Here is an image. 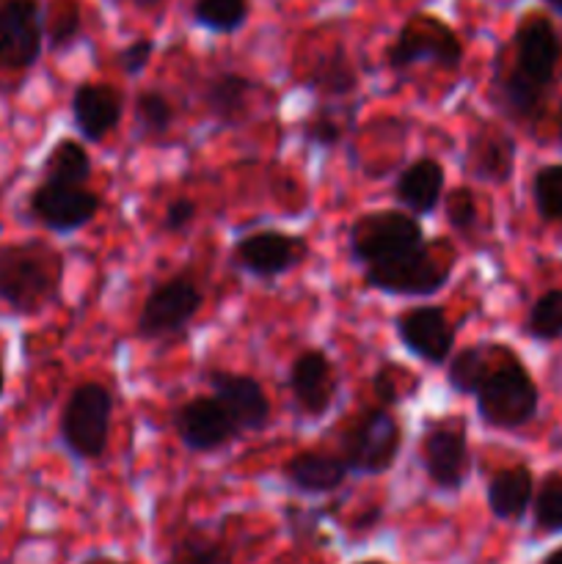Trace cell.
Returning <instances> with one entry per match:
<instances>
[{"label":"cell","instance_id":"6da1fadb","mask_svg":"<svg viewBox=\"0 0 562 564\" xmlns=\"http://www.w3.org/2000/svg\"><path fill=\"white\" fill-rule=\"evenodd\" d=\"M66 259L47 240L6 242L0 246V306L17 317H36L58 303Z\"/></svg>","mask_w":562,"mask_h":564},{"label":"cell","instance_id":"7a4b0ae2","mask_svg":"<svg viewBox=\"0 0 562 564\" xmlns=\"http://www.w3.org/2000/svg\"><path fill=\"white\" fill-rule=\"evenodd\" d=\"M474 402L483 424L494 430H521L534 422L540 408L538 383L512 347L494 345V361Z\"/></svg>","mask_w":562,"mask_h":564},{"label":"cell","instance_id":"3957f363","mask_svg":"<svg viewBox=\"0 0 562 564\" xmlns=\"http://www.w3.org/2000/svg\"><path fill=\"white\" fill-rule=\"evenodd\" d=\"M114 424V391L97 380L77 383L58 419V441L75 460L97 463L105 455Z\"/></svg>","mask_w":562,"mask_h":564},{"label":"cell","instance_id":"277c9868","mask_svg":"<svg viewBox=\"0 0 562 564\" xmlns=\"http://www.w3.org/2000/svg\"><path fill=\"white\" fill-rule=\"evenodd\" d=\"M422 220L402 209H375L358 215L347 229V248L361 268L395 262L424 246Z\"/></svg>","mask_w":562,"mask_h":564},{"label":"cell","instance_id":"5b68a950","mask_svg":"<svg viewBox=\"0 0 562 564\" xmlns=\"http://www.w3.org/2000/svg\"><path fill=\"white\" fill-rule=\"evenodd\" d=\"M452 268L455 257L444 246L433 248L424 242L395 262L364 268V284L391 297H430L450 284Z\"/></svg>","mask_w":562,"mask_h":564},{"label":"cell","instance_id":"8992f818","mask_svg":"<svg viewBox=\"0 0 562 564\" xmlns=\"http://www.w3.org/2000/svg\"><path fill=\"white\" fill-rule=\"evenodd\" d=\"M402 449V424L389 408L364 411L342 438V463L353 477H380L391 471Z\"/></svg>","mask_w":562,"mask_h":564},{"label":"cell","instance_id":"52a82bcc","mask_svg":"<svg viewBox=\"0 0 562 564\" xmlns=\"http://www.w3.org/2000/svg\"><path fill=\"white\" fill-rule=\"evenodd\" d=\"M417 64H435L441 69H457L463 64L461 36L441 17L413 14L386 47L389 69L406 72Z\"/></svg>","mask_w":562,"mask_h":564},{"label":"cell","instance_id":"ba28073f","mask_svg":"<svg viewBox=\"0 0 562 564\" xmlns=\"http://www.w3.org/2000/svg\"><path fill=\"white\" fill-rule=\"evenodd\" d=\"M204 306V290L198 279L187 270L174 273L163 284L154 286L143 301L136 319V334L141 339H169L193 323Z\"/></svg>","mask_w":562,"mask_h":564},{"label":"cell","instance_id":"9c48e42d","mask_svg":"<svg viewBox=\"0 0 562 564\" xmlns=\"http://www.w3.org/2000/svg\"><path fill=\"white\" fill-rule=\"evenodd\" d=\"M422 468L439 494H457L472 474L466 424L461 419H441L422 433Z\"/></svg>","mask_w":562,"mask_h":564},{"label":"cell","instance_id":"30bf717a","mask_svg":"<svg viewBox=\"0 0 562 564\" xmlns=\"http://www.w3.org/2000/svg\"><path fill=\"white\" fill-rule=\"evenodd\" d=\"M306 253V237L279 229H257L231 246V264L251 279L273 281L295 270Z\"/></svg>","mask_w":562,"mask_h":564},{"label":"cell","instance_id":"8fae6325","mask_svg":"<svg viewBox=\"0 0 562 564\" xmlns=\"http://www.w3.org/2000/svg\"><path fill=\"white\" fill-rule=\"evenodd\" d=\"M99 196L88 187L55 185V182H39L28 193V215L53 235H72L97 218Z\"/></svg>","mask_w":562,"mask_h":564},{"label":"cell","instance_id":"7c38bea8","mask_svg":"<svg viewBox=\"0 0 562 564\" xmlns=\"http://www.w3.org/2000/svg\"><path fill=\"white\" fill-rule=\"evenodd\" d=\"M44 50L39 0H0V69L28 72Z\"/></svg>","mask_w":562,"mask_h":564},{"label":"cell","instance_id":"4fadbf2b","mask_svg":"<svg viewBox=\"0 0 562 564\" xmlns=\"http://www.w3.org/2000/svg\"><path fill=\"white\" fill-rule=\"evenodd\" d=\"M512 50H516V64L510 72H516L529 86L545 91L562 64V42L554 25L545 17L529 14L527 20L518 22Z\"/></svg>","mask_w":562,"mask_h":564},{"label":"cell","instance_id":"5bb4252c","mask_svg":"<svg viewBox=\"0 0 562 564\" xmlns=\"http://www.w3.org/2000/svg\"><path fill=\"white\" fill-rule=\"evenodd\" d=\"M395 334L413 358L428 367H441L455 350V328L444 306H413L397 314Z\"/></svg>","mask_w":562,"mask_h":564},{"label":"cell","instance_id":"9a60e30c","mask_svg":"<svg viewBox=\"0 0 562 564\" xmlns=\"http://www.w3.org/2000/svg\"><path fill=\"white\" fill-rule=\"evenodd\" d=\"M207 383L235 427L242 433H262L273 419V405L262 383L251 375H237L229 369H209Z\"/></svg>","mask_w":562,"mask_h":564},{"label":"cell","instance_id":"2e32d148","mask_svg":"<svg viewBox=\"0 0 562 564\" xmlns=\"http://www.w3.org/2000/svg\"><path fill=\"white\" fill-rule=\"evenodd\" d=\"M174 430L182 446L196 455L220 452L240 438V430L235 427L229 413L220 408L215 397H193L185 405L176 408Z\"/></svg>","mask_w":562,"mask_h":564},{"label":"cell","instance_id":"e0dca14e","mask_svg":"<svg viewBox=\"0 0 562 564\" xmlns=\"http://www.w3.org/2000/svg\"><path fill=\"white\" fill-rule=\"evenodd\" d=\"M287 386H290L298 413L306 419H320L334 408L336 394H339V375L328 352L301 350L290 364Z\"/></svg>","mask_w":562,"mask_h":564},{"label":"cell","instance_id":"ac0fdd59","mask_svg":"<svg viewBox=\"0 0 562 564\" xmlns=\"http://www.w3.org/2000/svg\"><path fill=\"white\" fill-rule=\"evenodd\" d=\"M69 108L77 135L88 143H99L119 127L125 97L110 83H80L72 94Z\"/></svg>","mask_w":562,"mask_h":564},{"label":"cell","instance_id":"d6986e66","mask_svg":"<svg viewBox=\"0 0 562 564\" xmlns=\"http://www.w3.org/2000/svg\"><path fill=\"white\" fill-rule=\"evenodd\" d=\"M444 165L433 158H419L397 174L391 193H395V202L400 204L402 213L413 215V218H428L444 198Z\"/></svg>","mask_w":562,"mask_h":564},{"label":"cell","instance_id":"ffe728a7","mask_svg":"<svg viewBox=\"0 0 562 564\" xmlns=\"http://www.w3.org/2000/svg\"><path fill=\"white\" fill-rule=\"evenodd\" d=\"M284 479L303 496H328L345 485L347 468L339 455L323 449H303L284 466Z\"/></svg>","mask_w":562,"mask_h":564},{"label":"cell","instance_id":"44dd1931","mask_svg":"<svg viewBox=\"0 0 562 564\" xmlns=\"http://www.w3.org/2000/svg\"><path fill=\"white\" fill-rule=\"evenodd\" d=\"M466 165L468 174L477 180L501 185L510 180L512 169H516V141L496 127H483V130L477 127L468 141Z\"/></svg>","mask_w":562,"mask_h":564},{"label":"cell","instance_id":"7402d4cb","mask_svg":"<svg viewBox=\"0 0 562 564\" xmlns=\"http://www.w3.org/2000/svg\"><path fill=\"white\" fill-rule=\"evenodd\" d=\"M257 83L240 72H218L204 86V108L220 127H237L251 113Z\"/></svg>","mask_w":562,"mask_h":564},{"label":"cell","instance_id":"603a6c76","mask_svg":"<svg viewBox=\"0 0 562 564\" xmlns=\"http://www.w3.org/2000/svg\"><path fill=\"white\" fill-rule=\"evenodd\" d=\"M485 499H488V510L496 521H521L534 499L532 468L523 466V463H516V466H507L501 471H496L490 477L488 490H485Z\"/></svg>","mask_w":562,"mask_h":564},{"label":"cell","instance_id":"cb8c5ba5","mask_svg":"<svg viewBox=\"0 0 562 564\" xmlns=\"http://www.w3.org/2000/svg\"><path fill=\"white\" fill-rule=\"evenodd\" d=\"M91 154H88L86 143L77 138H61L50 147L47 158L42 163V182H55V185H75L86 187L91 180Z\"/></svg>","mask_w":562,"mask_h":564},{"label":"cell","instance_id":"d4e9b609","mask_svg":"<svg viewBox=\"0 0 562 564\" xmlns=\"http://www.w3.org/2000/svg\"><path fill=\"white\" fill-rule=\"evenodd\" d=\"M306 86L325 99L350 97L358 88V72L353 66L350 55L345 53V47H336L334 53L323 55L314 64V69L309 72Z\"/></svg>","mask_w":562,"mask_h":564},{"label":"cell","instance_id":"484cf974","mask_svg":"<svg viewBox=\"0 0 562 564\" xmlns=\"http://www.w3.org/2000/svg\"><path fill=\"white\" fill-rule=\"evenodd\" d=\"M494 361V345H468L450 358L446 383L455 394L474 397Z\"/></svg>","mask_w":562,"mask_h":564},{"label":"cell","instance_id":"4316f807","mask_svg":"<svg viewBox=\"0 0 562 564\" xmlns=\"http://www.w3.org/2000/svg\"><path fill=\"white\" fill-rule=\"evenodd\" d=\"M251 0H193L191 20L213 33H237L248 22Z\"/></svg>","mask_w":562,"mask_h":564},{"label":"cell","instance_id":"83f0119b","mask_svg":"<svg viewBox=\"0 0 562 564\" xmlns=\"http://www.w3.org/2000/svg\"><path fill=\"white\" fill-rule=\"evenodd\" d=\"M83 33V11L77 0H50L44 11V42L53 53H66Z\"/></svg>","mask_w":562,"mask_h":564},{"label":"cell","instance_id":"f1b7e54d","mask_svg":"<svg viewBox=\"0 0 562 564\" xmlns=\"http://www.w3.org/2000/svg\"><path fill=\"white\" fill-rule=\"evenodd\" d=\"M529 339L556 341L562 339V286L549 290L529 306L527 323H523Z\"/></svg>","mask_w":562,"mask_h":564},{"label":"cell","instance_id":"f546056e","mask_svg":"<svg viewBox=\"0 0 562 564\" xmlns=\"http://www.w3.org/2000/svg\"><path fill=\"white\" fill-rule=\"evenodd\" d=\"M534 529L540 534H562V474H545L532 499Z\"/></svg>","mask_w":562,"mask_h":564},{"label":"cell","instance_id":"4dcf8cb0","mask_svg":"<svg viewBox=\"0 0 562 564\" xmlns=\"http://www.w3.org/2000/svg\"><path fill=\"white\" fill-rule=\"evenodd\" d=\"M532 202L545 224L562 226V163H551L534 171Z\"/></svg>","mask_w":562,"mask_h":564},{"label":"cell","instance_id":"1f68e13d","mask_svg":"<svg viewBox=\"0 0 562 564\" xmlns=\"http://www.w3.org/2000/svg\"><path fill=\"white\" fill-rule=\"evenodd\" d=\"M174 564H231L229 551L218 538L204 532H187L174 545Z\"/></svg>","mask_w":562,"mask_h":564},{"label":"cell","instance_id":"d6a6232c","mask_svg":"<svg viewBox=\"0 0 562 564\" xmlns=\"http://www.w3.org/2000/svg\"><path fill=\"white\" fill-rule=\"evenodd\" d=\"M347 121L336 113V108L331 105H320L306 121H303V141L309 147L317 149H334L339 147L342 138H345Z\"/></svg>","mask_w":562,"mask_h":564},{"label":"cell","instance_id":"836d02e7","mask_svg":"<svg viewBox=\"0 0 562 564\" xmlns=\"http://www.w3.org/2000/svg\"><path fill=\"white\" fill-rule=\"evenodd\" d=\"M136 121L141 127V132L147 135H160L171 127L174 121V108H171V99L165 97L158 88H147L136 97Z\"/></svg>","mask_w":562,"mask_h":564},{"label":"cell","instance_id":"e575fe53","mask_svg":"<svg viewBox=\"0 0 562 564\" xmlns=\"http://www.w3.org/2000/svg\"><path fill=\"white\" fill-rule=\"evenodd\" d=\"M411 378L413 375H408L406 369L397 367V364H383V367H378V372L372 375V391L380 397L383 405H397V402L408 400V397H417L419 389L402 386V380Z\"/></svg>","mask_w":562,"mask_h":564},{"label":"cell","instance_id":"d590c367","mask_svg":"<svg viewBox=\"0 0 562 564\" xmlns=\"http://www.w3.org/2000/svg\"><path fill=\"white\" fill-rule=\"evenodd\" d=\"M446 224L457 231V235H468L477 226V198L468 187H455L444 202Z\"/></svg>","mask_w":562,"mask_h":564},{"label":"cell","instance_id":"8d00e7d4","mask_svg":"<svg viewBox=\"0 0 562 564\" xmlns=\"http://www.w3.org/2000/svg\"><path fill=\"white\" fill-rule=\"evenodd\" d=\"M152 55H154V42L152 39L141 36V39H136V42L127 44V47L119 50V55H116V64H119V69L125 72L127 77H138V75H143V69L149 66Z\"/></svg>","mask_w":562,"mask_h":564},{"label":"cell","instance_id":"74e56055","mask_svg":"<svg viewBox=\"0 0 562 564\" xmlns=\"http://www.w3.org/2000/svg\"><path fill=\"white\" fill-rule=\"evenodd\" d=\"M196 213H198V207L191 202V198H174V202L165 207L163 229L171 231V235H182V231H187L193 226Z\"/></svg>","mask_w":562,"mask_h":564},{"label":"cell","instance_id":"f35d334b","mask_svg":"<svg viewBox=\"0 0 562 564\" xmlns=\"http://www.w3.org/2000/svg\"><path fill=\"white\" fill-rule=\"evenodd\" d=\"M380 512H383V510H380V507H372V510H367L361 518H358L356 527L358 529H372V523H378Z\"/></svg>","mask_w":562,"mask_h":564},{"label":"cell","instance_id":"ab89813d","mask_svg":"<svg viewBox=\"0 0 562 564\" xmlns=\"http://www.w3.org/2000/svg\"><path fill=\"white\" fill-rule=\"evenodd\" d=\"M543 564H562V545L556 551H551V554L543 560Z\"/></svg>","mask_w":562,"mask_h":564},{"label":"cell","instance_id":"60d3db41","mask_svg":"<svg viewBox=\"0 0 562 564\" xmlns=\"http://www.w3.org/2000/svg\"><path fill=\"white\" fill-rule=\"evenodd\" d=\"M136 6H141V9H154V6L165 3V0H132Z\"/></svg>","mask_w":562,"mask_h":564},{"label":"cell","instance_id":"b9f144b4","mask_svg":"<svg viewBox=\"0 0 562 564\" xmlns=\"http://www.w3.org/2000/svg\"><path fill=\"white\" fill-rule=\"evenodd\" d=\"M6 394V367H3V358H0V400Z\"/></svg>","mask_w":562,"mask_h":564},{"label":"cell","instance_id":"7bdbcfd3","mask_svg":"<svg viewBox=\"0 0 562 564\" xmlns=\"http://www.w3.org/2000/svg\"><path fill=\"white\" fill-rule=\"evenodd\" d=\"M549 3V9H554L556 14H562V0H545Z\"/></svg>","mask_w":562,"mask_h":564},{"label":"cell","instance_id":"ee69618b","mask_svg":"<svg viewBox=\"0 0 562 564\" xmlns=\"http://www.w3.org/2000/svg\"><path fill=\"white\" fill-rule=\"evenodd\" d=\"M83 564H119V562H114V560H105V556H99V560H88V562H83Z\"/></svg>","mask_w":562,"mask_h":564},{"label":"cell","instance_id":"f6af8a7d","mask_svg":"<svg viewBox=\"0 0 562 564\" xmlns=\"http://www.w3.org/2000/svg\"><path fill=\"white\" fill-rule=\"evenodd\" d=\"M556 130H560V141H562V108L560 113H556Z\"/></svg>","mask_w":562,"mask_h":564},{"label":"cell","instance_id":"bcb514c9","mask_svg":"<svg viewBox=\"0 0 562 564\" xmlns=\"http://www.w3.org/2000/svg\"><path fill=\"white\" fill-rule=\"evenodd\" d=\"M358 564H383V562H358Z\"/></svg>","mask_w":562,"mask_h":564}]
</instances>
